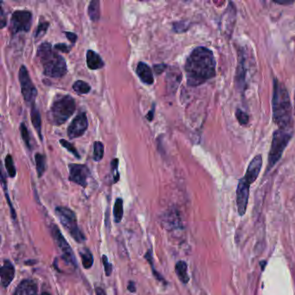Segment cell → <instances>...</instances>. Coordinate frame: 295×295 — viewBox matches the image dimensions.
I'll list each match as a JSON object with an SVG mask.
<instances>
[{"instance_id":"cell-1","label":"cell","mask_w":295,"mask_h":295,"mask_svg":"<svg viewBox=\"0 0 295 295\" xmlns=\"http://www.w3.org/2000/svg\"><path fill=\"white\" fill-rule=\"evenodd\" d=\"M217 63L213 52L208 48L197 47L191 52L185 64L187 84L197 87L217 75Z\"/></svg>"},{"instance_id":"cell-2","label":"cell","mask_w":295,"mask_h":295,"mask_svg":"<svg viewBox=\"0 0 295 295\" xmlns=\"http://www.w3.org/2000/svg\"><path fill=\"white\" fill-rule=\"evenodd\" d=\"M289 93L283 83L274 80L273 92V120L279 129L292 130L293 113Z\"/></svg>"},{"instance_id":"cell-3","label":"cell","mask_w":295,"mask_h":295,"mask_svg":"<svg viewBox=\"0 0 295 295\" xmlns=\"http://www.w3.org/2000/svg\"><path fill=\"white\" fill-rule=\"evenodd\" d=\"M36 56L43 67L46 76L61 78L68 73L67 63L62 55L54 51L50 43H43L37 48Z\"/></svg>"},{"instance_id":"cell-4","label":"cell","mask_w":295,"mask_h":295,"mask_svg":"<svg viewBox=\"0 0 295 295\" xmlns=\"http://www.w3.org/2000/svg\"><path fill=\"white\" fill-rule=\"evenodd\" d=\"M75 111V102L71 95H58L48 112V120L55 126H61L67 122Z\"/></svg>"},{"instance_id":"cell-5","label":"cell","mask_w":295,"mask_h":295,"mask_svg":"<svg viewBox=\"0 0 295 295\" xmlns=\"http://www.w3.org/2000/svg\"><path fill=\"white\" fill-rule=\"evenodd\" d=\"M55 214L60 224L76 243H83L86 241V236L79 228L76 215L71 208L57 206L55 208Z\"/></svg>"},{"instance_id":"cell-6","label":"cell","mask_w":295,"mask_h":295,"mask_svg":"<svg viewBox=\"0 0 295 295\" xmlns=\"http://www.w3.org/2000/svg\"><path fill=\"white\" fill-rule=\"evenodd\" d=\"M293 136L292 130L277 129L273 134L271 148L268 154V172L278 163Z\"/></svg>"},{"instance_id":"cell-7","label":"cell","mask_w":295,"mask_h":295,"mask_svg":"<svg viewBox=\"0 0 295 295\" xmlns=\"http://www.w3.org/2000/svg\"><path fill=\"white\" fill-rule=\"evenodd\" d=\"M52 236L56 247L59 249L61 257L64 260V262L68 265H70L74 268H77V261L74 251L56 225H52Z\"/></svg>"},{"instance_id":"cell-8","label":"cell","mask_w":295,"mask_h":295,"mask_svg":"<svg viewBox=\"0 0 295 295\" xmlns=\"http://www.w3.org/2000/svg\"><path fill=\"white\" fill-rule=\"evenodd\" d=\"M32 24V14L30 11L19 10L13 12L10 23V31L12 35L19 32H28Z\"/></svg>"},{"instance_id":"cell-9","label":"cell","mask_w":295,"mask_h":295,"mask_svg":"<svg viewBox=\"0 0 295 295\" xmlns=\"http://www.w3.org/2000/svg\"><path fill=\"white\" fill-rule=\"evenodd\" d=\"M18 78H19L21 91H22V95L24 96V101L31 106L34 105L35 98L37 96V90L30 77L27 68L24 65H22L20 67Z\"/></svg>"},{"instance_id":"cell-10","label":"cell","mask_w":295,"mask_h":295,"mask_svg":"<svg viewBox=\"0 0 295 295\" xmlns=\"http://www.w3.org/2000/svg\"><path fill=\"white\" fill-rule=\"evenodd\" d=\"M236 20V6L233 2H228V6L223 13L220 21L221 33L225 35L227 39H229L232 35Z\"/></svg>"},{"instance_id":"cell-11","label":"cell","mask_w":295,"mask_h":295,"mask_svg":"<svg viewBox=\"0 0 295 295\" xmlns=\"http://www.w3.org/2000/svg\"><path fill=\"white\" fill-rule=\"evenodd\" d=\"M69 180L82 186L83 188L87 186V179L90 177V171L86 165L80 164H69Z\"/></svg>"},{"instance_id":"cell-12","label":"cell","mask_w":295,"mask_h":295,"mask_svg":"<svg viewBox=\"0 0 295 295\" xmlns=\"http://www.w3.org/2000/svg\"><path fill=\"white\" fill-rule=\"evenodd\" d=\"M249 186L250 184L243 177L241 178L236 189V205L238 214L241 217L245 215L248 206V197H249Z\"/></svg>"},{"instance_id":"cell-13","label":"cell","mask_w":295,"mask_h":295,"mask_svg":"<svg viewBox=\"0 0 295 295\" xmlns=\"http://www.w3.org/2000/svg\"><path fill=\"white\" fill-rule=\"evenodd\" d=\"M87 126H88V121H87L86 113L85 112L79 113L68 127L69 138L76 139L83 136L87 131Z\"/></svg>"},{"instance_id":"cell-14","label":"cell","mask_w":295,"mask_h":295,"mask_svg":"<svg viewBox=\"0 0 295 295\" xmlns=\"http://www.w3.org/2000/svg\"><path fill=\"white\" fill-rule=\"evenodd\" d=\"M162 226L167 230H174L183 228L182 226L181 218L179 213L177 209L172 208L165 213V215L161 218Z\"/></svg>"},{"instance_id":"cell-15","label":"cell","mask_w":295,"mask_h":295,"mask_svg":"<svg viewBox=\"0 0 295 295\" xmlns=\"http://www.w3.org/2000/svg\"><path fill=\"white\" fill-rule=\"evenodd\" d=\"M246 60L243 52H240L238 55V65L236 69V84L237 88L243 94L246 89Z\"/></svg>"},{"instance_id":"cell-16","label":"cell","mask_w":295,"mask_h":295,"mask_svg":"<svg viewBox=\"0 0 295 295\" xmlns=\"http://www.w3.org/2000/svg\"><path fill=\"white\" fill-rule=\"evenodd\" d=\"M262 156L261 155H256V157L252 159L251 162L249 163L246 174L244 178L248 182V184H253L256 181L257 177L260 174V169L262 166Z\"/></svg>"},{"instance_id":"cell-17","label":"cell","mask_w":295,"mask_h":295,"mask_svg":"<svg viewBox=\"0 0 295 295\" xmlns=\"http://www.w3.org/2000/svg\"><path fill=\"white\" fill-rule=\"evenodd\" d=\"M15 273L16 269L13 263L8 259H5L3 266L0 268V278L2 287L7 288L11 285L15 277Z\"/></svg>"},{"instance_id":"cell-18","label":"cell","mask_w":295,"mask_h":295,"mask_svg":"<svg viewBox=\"0 0 295 295\" xmlns=\"http://www.w3.org/2000/svg\"><path fill=\"white\" fill-rule=\"evenodd\" d=\"M13 295H39L35 279H24L17 286Z\"/></svg>"},{"instance_id":"cell-19","label":"cell","mask_w":295,"mask_h":295,"mask_svg":"<svg viewBox=\"0 0 295 295\" xmlns=\"http://www.w3.org/2000/svg\"><path fill=\"white\" fill-rule=\"evenodd\" d=\"M136 73L142 83L152 85L154 83V74L151 68L146 63L139 62L136 68Z\"/></svg>"},{"instance_id":"cell-20","label":"cell","mask_w":295,"mask_h":295,"mask_svg":"<svg viewBox=\"0 0 295 295\" xmlns=\"http://www.w3.org/2000/svg\"><path fill=\"white\" fill-rule=\"evenodd\" d=\"M182 74L181 72L177 68L171 67L167 72L166 76V83H167V88L169 91L177 90L179 83H181Z\"/></svg>"},{"instance_id":"cell-21","label":"cell","mask_w":295,"mask_h":295,"mask_svg":"<svg viewBox=\"0 0 295 295\" xmlns=\"http://www.w3.org/2000/svg\"><path fill=\"white\" fill-rule=\"evenodd\" d=\"M86 55H87L86 57H87V68L89 69L96 70V69H103L104 67L105 63L102 59V57L96 52L88 50Z\"/></svg>"},{"instance_id":"cell-22","label":"cell","mask_w":295,"mask_h":295,"mask_svg":"<svg viewBox=\"0 0 295 295\" xmlns=\"http://www.w3.org/2000/svg\"><path fill=\"white\" fill-rule=\"evenodd\" d=\"M175 273L177 278L183 284H187L189 282L190 277L188 276V266L184 260L177 261L175 265Z\"/></svg>"},{"instance_id":"cell-23","label":"cell","mask_w":295,"mask_h":295,"mask_svg":"<svg viewBox=\"0 0 295 295\" xmlns=\"http://www.w3.org/2000/svg\"><path fill=\"white\" fill-rule=\"evenodd\" d=\"M31 118H32V124L35 127L36 133L39 136L40 139L43 140V134H42V121H41V115L39 111L36 108L35 104L32 105V110H31Z\"/></svg>"},{"instance_id":"cell-24","label":"cell","mask_w":295,"mask_h":295,"mask_svg":"<svg viewBox=\"0 0 295 295\" xmlns=\"http://www.w3.org/2000/svg\"><path fill=\"white\" fill-rule=\"evenodd\" d=\"M79 255L82 259L83 268L89 269L94 265V256L90 250L87 248H82L79 249Z\"/></svg>"},{"instance_id":"cell-25","label":"cell","mask_w":295,"mask_h":295,"mask_svg":"<svg viewBox=\"0 0 295 295\" xmlns=\"http://www.w3.org/2000/svg\"><path fill=\"white\" fill-rule=\"evenodd\" d=\"M144 257H145V259L147 260V262H148L150 266H151V269H152L153 275H154V277H155V279H157V281H159V282L164 284V285H167V281H166L165 278L161 276V274L156 271V269H155L154 256H153V249H152V248H149V249L147 250V252H146V255H145Z\"/></svg>"},{"instance_id":"cell-26","label":"cell","mask_w":295,"mask_h":295,"mask_svg":"<svg viewBox=\"0 0 295 295\" xmlns=\"http://www.w3.org/2000/svg\"><path fill=\"white\" fill-rule=\"evenodd\" d=\"M88 16L93 22H97L101 17V9H100V1L93 0L89 3L87 9Z\"/></svg>"},{"instance_id":"cell-27","label":"cell","mask_w":295,"mask_h":295,"mask_svg":"<svg viewBox=\"0 0 295 295\" xmlns=\"http://www.w3.org/2000/svg\"><path fill=\"white\" fill-rule=\"evenodd\" d=\"M35 161L37 177H42L46 170V157L44 154H35Z\"/></svg>"},{"instance_id":"cell-28","label":"cell","mask_w":295,"mask_h":295,"mask_svg":"<svg viewBox=\"0 0 295 295\" xmlns=\"http://www.w3.org/2000/svg\"><path fill=\"white\" fill-rule=\"evenodd\" d=\"M114 222L116 224L121 223L124 216V205H123V199L117 198L114 205Z\"/></svg>"},{"instance_id":"cell-29","label":"cell","mask_w":295,"mask_h":295,"mask_svg":"<svg viewBox=\"0 0 295 295\" xmlns=\"http://www.w3.org/2000/svg\"><path fill=\"white\" fill-rule=\"evenodd\" d=\"M73 90L79 95H87L91 91V86L86 82L78 80L73 84Z\"/></svg>"},{"instance_id":"cell-30","label":"cell","mask_w":295,"mask_h":295,"mask_svg":"<svg viewBox=\"0 0 295 295\" xmlns=\"http://www.w3.org/2000/svg\"><path fill=\"white\" fill-rule=\"evenodd\" d=\"M1 182H2V186H3V190H4V196L6 197V200L8 202L9 207H10V209H11V215H12V219H13V220H17L16 211H15V208L13 207V205H12V201H11L10 197H9L7 184H6V181H5V178H4V173H3V172H2V174H1Z\"/></svg>"},{"instance_id":"cell-31","label":"cell","mask_w":295,"mask_h":295,"mask_svg":"<svg viewBox=\"0 0 295 295\" xmlns=\"http://www.w3.org/2000/svg\"><path fill=\"white\" fill-rule=\"evenodd\" d=\"M104 145L101 141H95L94 143V154L93 158L96 162L101 161L104 156Z\"/></svg>"},{"instance_id":"cell-32","label":"cell","mask_w":295,"mask_h":295,"mask_svg":"<svg viewBox=\"0 0 295 295\" xmlns=\"http://www.w3.org/2000/svg\"><path fill=\"white\" fill-rule=\"evenodd\" d=\"M4 162H5V168H6L7 173H8L9 177H16L17 171L15 166H14V163H13L12 155L8 154V155L5 157Z\"/></svg>"},{"instance_id":"cell-33","label":"cell","mask_w":295,"mask_h":295,"mask_svg":"<svg viewBox=\"0 0 295 295\" xmlns=\"http://www.w3.org/2000/svg\"><path fill=\"white\" fill-rule=\"evenodd\" d=\"M20 133H21V137H22L23 140H24V143H25V145L27 146L28 149L32 151L31 137H30L29 131H28L27 127H26L24 123H21V124H20Z\"/></svg>"},{"instance_id":"cell-34","label":"cell","mask_w":295,"mask_h":295,"mask_svg":"<svg viewBox=\"0 0 295 295\" xmlns=\"http://www.w3.org/2000/svg\"><path fill=\"white\" fill-rule=\"evenodd\" d=\"M49 26H50V24L48 22H40V24L36 28V31L34 33L35 39H39L42 36H44V34L47 32Z\"/></svg>"},{"instance_id":"cell-35","label":"cell","mask_w":295,"mask_h":295,"mask_svg":"<svg viewBox=\"0 0 295 295\" xmlns=\"http://www.w3.org/2000/svg\"><path fill=\"white\" fill-rule=\"evenodd\" d=\"M174 32L176 33H183L190 29V24L186 21H178L173 24Z\"/></svg>"},{"instance_id":"cell-36","label":"cell","mask_w":295,"mask_h":295,"mask_svg":"<svg viewBox=\"0 0 295 295\" xmlns=\"http://www.w3.org/2000/svg\"><path fill=\"white\" fill-rule=\"evenodd\" d=\"M59 142L63 147H64L65 149L68 150V151L73 154L75 157H77L78 159L81 158V155L79 154L78 151H77V149H76L75 146H73L71 143L67 141V140H65V139H60Z\"/></svg>"},{"instance_id":"cell-37","label":"cell","mask_w":295,"mask_h":295,"mask_svg":"<svg viewBox=\"0 0 295 295\" xmlns=\"http://www.w3.org/2000/svg\"><path fill=\"white\" fill-rule=\"evenodd\" d=\"M236 117L242 126H247L248 125V121H249V117H248V114H246L243 111L237 108L236 111Z\"/></svg>"},{"instance_id":"cell-38","label":"cell","mask_w":295,"mask_h":295,"mask_svg":"<svg viewBox=\"0 0 295 295\" xmlns=\"http://www.w3.org/2000/svg\"><path fill=\"white\" fill-rule=\"evenodd\" d=\"M111 166H112V173H113V177H114V183H117L120 180V174H119V159L118 158H114L111 162Z\"/></svg>"},{"instance_id":"cell-39","label":"cell","mask_w":295,"mask_h":295,"mask_svg":"<svg viewBox=\"0 0 295 295\" xmlns=\"http://www.w3.org/2000/svg\"><path fill=\"white\" fill-rule=\"evenodd\" d=\"M102 259H103V266H104V270H105V274H106V276H110L112 275V273H113V267H112V264L108 261V258H107V256H104L103 255V257H102Z\"/></svg>"},{"instance_id":"cell-40","label":"cell","mask_w":295,"mask_h":295,"mask_svg":"<svg viewBox=\"0 0 295 295\" xmlns=\"http://www.w3.org/2000/svg\"><path fill=\"white\" fill-rule=\"evenodd\" d=\"M54 50L55 51H59V52H63V53H69L70 52V47L68 46L66 44H56L54 46Z\"/></svg>"},{"instance_id":"cell-41","label":"cell","mask_w":295,"mask_h":295,"mask_svg":"<svg viewBox=\"0 0 295 295\" xmlns=\"http://www.w3.org/2000/svg\"><path fill=\"white\" fill-rule=\"evenodd\" d=\"M167 65L165 63H159V64H155L154 66V70L157 75H160L164 71L166 70Z\"/></svg>"},{"instance_id":"cell-42","label":"cell","mask_w":295,"mask_h":295,"mask_svg":"<svg viewBox=\"0 0 295 295\" xmlns=\"http://www.w3.org/2000/svg\"><path fill=\"white\" fill-rule=\"evenodd\" d=\"M0 28L3 29V28L6 25L7 22H6V16L4 14V9L1 6V13H0Z\"/></svg>"},{"instance_id":"cell-43","label":"cell","mask_w":295,"mask_h":295,"mask_svg":"<svg viewBox=\"0 0 295 295\" xmlns=\"http://www.w3.org/2000/svg\"><path fill=\"white\" fill-rule=\"evenodd\" d=\"M65 35H66V37L70 41L72 44H75L76 40L78 38V35H76L75 33H73V32H65Z\"/></svg>"},{"instance_id":"cell-44","label":"cell","mask_w":295,"mask_h":295,"mask_svg":"<svg viewBox=\"0 0 295 295\" xmlns=\"http://www.w3.org/2000/svg\"><path fill=\"white\" fill-rule=\"evenodd\" d=\"M127 290L130 292V293H136L137 291V289H136V285H135V282H134V280H130L129 282H128V285H127Z\"/></svg>"},{"instance_id":"cell-45","label":"cell","mask_w":295,"mask_h":295,"mask_svg":"<svg viewBox=\"0 0 295 295\" xmlns=\"http://www.w3.org/2000/svg\"><path fill=\"white\" fill-rule=\"evenodd\" d=\"M154 113H155V104L153 105V107H152V109L149 111V113L146 114V119L149 121H152L154 118Z\"/></svg>"},{"instance_id":"cell-46","label":"cell","mask_w":295,"mask_h":295,"mask_svg":"<svg viewBox=\"0 0 295 295\" xmlns=\"http://www.w3.org/2000/svg\"><path fill=\"white\" fill-rule=\"evenodd\" d=\"M274 3H276L277 4H281V5H288V4H294V1H277V0H275L274 1Z\"/></svg>"},{"instance_id":"cell-47","label":"cell","mask_w":295,"mask_h":295,"mask_svg":"<svg viewBox=\"0 0 295 295\" xmlns=\"http://www.w3.org/2000/svg\"><path fill=\"white\" fill-rule=\"evenodd\" d=\"M95 295H106V292L102 287H95Z\"/></svg>"},{"instance_id":"cell-48","label":"cell","mask_w":295,"mask_h":295,"mask_svg":"<svg viewBox=\"0 0 295 295\" xmlns=\"http://www.w3.org/2000/svg\"><path fill=\"white\" fill-rule=\"evenodd\" d=\"M35 263V260H32V261H31V260H28V261H25V262H24V264H25V265H33V264Z\"/></svg>"},{"instance_id":"cell-49","label":"cell","mask_w":295,"mask_h":295,"mask_svg":"<svg viewBox=\"0 0 295 295\" xmlns=\"http://www.w3.org/2000/svg\"><path fill=\"white\" fill-rule=\"evenodd\" d=\"M267 264V261H260V265L261 266V269L264 270V267H265V265Z\"/></svg>"},{"instance_id":"cell-50","label":"cell","mask_w":295,"mask_h":295,"mask_svg":"<svg viewBox=\"0 0 295 295\" xmlns=\"http://www.w3.org/2000/svg\"><path fill=\"white\" fill-rule=\"evenodd\" d=\"M51 295V294H50V293H48V292H43V293H42V295Z\"/></svg>"}]
</instances>
